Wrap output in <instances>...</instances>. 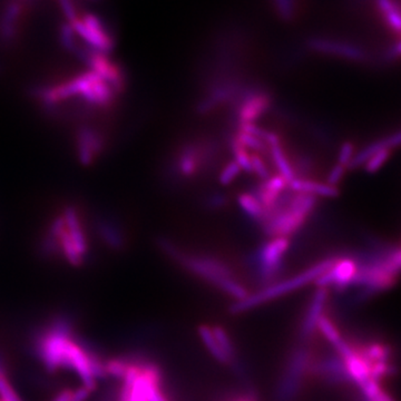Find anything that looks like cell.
Masks as SVG:
<instances>
[{
	"label": "cell",
	"mask_w": 401,
	"mask_h": 401,
	"mask_svg": "<svg viewBox=\"0 0 401 401\" xmlns=\"http://www.w3.org/2000/svg\"><path fill=\"white\" fill-rule=\"evenodd\" d=\"M0 401H11L6 378V361L3 357H0Z\"/></svg>",
	"instance_id": "cell-32"
},
{
	"label": "cell",
	"mask_w": 401,
	"mask_h": 401,
	"mask_svg": "<svg viewBox=\"0 0 401 401\" xmlns=\"http://www.w3.org/2000/svg\"><path fill=\"white\" fill-rule=\"evenodd\" d=\"M334 260H336V258H329V259L314 264V267L302 272L300 275L291 278V279L264 287L263 290L254 293V295H248L244 300L236 301L234 306L231 307V314H242L244 311L256 308L262 303L278 298L280 295L297 290L299 287L308 285L312 281L314 282L317 278L324 275V272L328 271L332 267Z\"/></svg>",
	"instance_id": "cell-5"
},
{
	"label": "cell",
	"mask_w": 401,
	"mask_h": 401,
	"mask_svg": "<svg viewBox=\"0 0 401 401\" xmlns=\"http://www.w3.org/2000/svg\"><path fill=\"white\" fill-rule=\"evenodd\" d=\"M47 251L57 253L73 265H79L88 254V242L79 214L67 207L52 223L45 242Z\"/></svg>",
	"instance_id": "cell-2"
},
{
	"label": "cell",
	"mask_w": 401,
	"mask_h": 401,
	"mask_svg": "<svg viewBox=\"0 0 401 401\" xmlns=\"http://www.w3.org/2000/svg\"><path fill=\"white\" fill-rule=\"evenodd\" d=\"M250 162H251V173L256 174L259 179L263 180V181L269 179V168H268L267 163L264 162L260 154H250Z\"/></svg>",
	"instance_id": "cell-29"
},
{
	"label": "cell",
	"mask_w": 401,
	"mask_h": 401,
	"mask_svg": "<svg viewBox=\"0 0 401 401\" xmlns=\"http://www.w3.org/2000/svg\"><path fill=\"white\" fill-rule=\"evenodd\" d=\"M287 187H290L295 193L314 195V197H328V199H332V197H336L339 195V189H338V187L329 185L326 182L300 179V177H297V176L287 183Z\"/></svg>",
	"instance_id": "cell-13"
},
{
	"label": "cell",
	"mask_w": 401,
	"mask_h": 401,
	"mask_svg": "<svg viewBox=\"0 0 401 401\" xmlns=\"http://www.w3.org/2000/svg\"><path fill=\"white\" fill-rule=\"evenodd\" d=\"M359 350L371 365L375 363H388L391 355L390 347L378 342L367 344L365 347L359 348Z\"/></svg>",
	"instance_id": "cell-20"
},
{
	"label": "cell",
	"mask_w": 401,
	"mask_h": 401,
	"mask_svg": "<svg viewBox=\"0 0 401 401\" xmlns=\"http://www.w3.org/2000/svg\"><path fill=\"white\" fill-rule=\"evenodd\" d=\"M357 260L348 256L336 258L332 267L324 272V275L317 278L314 283L318 287H328L329 285H332L336 290L342 291L351 285L357 275Z\"/></svg>",
	"instance_id": "cell-9"
},
{
	"label": "cell",
	"mask_w": 401,
	"mask_h": 401,
	"mask_svg": "<svg viewBox=\"0 0 401 401\" xmlns=\"http://www.w3.org/2000/svg\"><path fill=\"white\" fill-rule=\"evenodd\" d=\"M234 138L240 143L241 145L246 148L248 152L254 150L253 153L259 154L268 148L267 144L263 141L256 138L253 135L246 134V133L238 132Z\"/></svg>",
	"instance_id": "cell-25"
},
{
	"label": "cell",
	"mask_w": 401,
	"mask_h": 401,
	"mask_svg": "<svg viewBox=\"0 0 401 401\" xmlns=\"http://www.w3.org/2000/svg\"><path fill=\"white\" fill-rule=\"evenodd\" d=\"M72 401H170L158 366L136 356L104 357L87 386Z\"/></svg>",
	"instance_id": "cell-1"
},
{
	"label": "cell",
	"mask_w": 401,
	"mask_h": 401,
	"mask_svg": "<svg viewBox=\"0 0 401 401\" xmlns=\"http://www.w3.org/2000/svg\"><path fill=\"white\" fill-rule=\"evenodd\" d=\"M269 150L272 162L277 168L278 174L282 176L283 179L289 183L291 180L295 179V172L290 160L283 150L282 145L278 144V145L271 146Z\"/></svg>",
	"instance_id": "cell-19"
},
{
	"label": "cell",
	"mask_w": 401,
	"mask_h": 401,
	"mask_svg": "<svg viewBox=\"0 0 401 401\" xmlns=\"http://www.w3.org/2000/svg\"><path fill=\"white\" fill-rule=\"evenodd\" d=\"M328 297V287H318L317 289L314 298L311 300L310 306L307 310L306 317L303 319L302 326H301L300 332L302 339H308L314 334L319 319L324 312Z\"/></svg>",
	"instance_id": "cell-11"
},
{
	"label": "cell",
	"mask_w": 401,
	"mask_h": 401,
	"mask_svg": "<svg viewBox=\"0 0 401 401\" xmlns=\"http://www.w3.org/2000/svg\"><path fill=\"white\" fill-rule=\"evenodd\" d=\"M346 171H347V167H344V166L336 163V165L332 166L331 170L329 171L326 183H328L329 185H332V187H338V184L344 179Z\"/></svg>",
	"instance_id": "cell-33"
},
{
	"label": "cell",
	"mask_w": 401,
	"mask_h": 401,
	"mask_svg": "<svg viewBox=\"0 0 401 401\" xmlns=\"http://www.w3.org/2000/svg\"><path fill=\"white\" fill-rule=\"evenodd\" d=\"M213 336L218 342L219 347L226 353V357L230 361L234 359V344L231 342L230 336L226 334V330L220 326H215L212 328Z\"/></svg>",
	"instance_id": "cell-23"
},
{
	"label": "cell",
	"mask_w": 401,
	"mask_h": 401,
	"mask_svg": "<svg viewBox=\"0 0 401 401\" xmlns=\"http://www.w3.org/2000/svg\"><path fill=\"white\" fill-rule=\"evenodd\" d=\"M242 401H248V400H242Z\"/></svg>",
	"instance_id": "cell-34"
},
{
	"label": "cell",
	"mask_w": 401,
	"mask_h": 401,
	"mask_svg": "<svg viewBox=\"0 0 401 401\" xmlns=\"http://www.w3.org/2000/svg\"><path fill=\"white\" fill-rule=\"evenodd\" d=\"M310 367L314 375L324 378L328 383H344L351 381L344 361L339 356L324 358L314 363V367L311 365Z\"/></svg>",
	"instance_id": "cell-10"
},
{
	"label": "cell",
	"mask_w": 401,
	"mask_h": 401,
	"mask_svg": "<svg viewBox=\"0 0 401 401\" xmlns=\"http://www.w3.org/2000/svg\"><path fill=\"white\" fill-rule=\"evenodd\" d=\"M356 146L352 142H344L339 148V153H338V164L344 166V167H349L351 160L355 158Z\"/></svg>",
	"instance_id": "cell-30"
},
{
	"label": "cell",
	"mask_w": 401,
	"mask_h": 401,
	"mask_svg": "<svg viewBox=\"0 0 401 401\" xmlns=\"http://www.w3.org/2000/svg\"><path fill=\"white\" fill-rule=\"evenodd\" d=\"M199 336H201V339L203 340L207 349L212 353L215 359L222 363H231L229 358L226 357V353L219 347L218 342H216L214 336H213L212 328H210L209 326H199Z\"/></svg>",
	"instance_id": "cell-21"
},
{
	"label": "cell",
	"mask_w": 401,
	"mask_h": 401,
	"mask_svg": "<svg viewBox=\"0 0 401 401\" xmlns=\"http://www.w3.org/2000/svg\"><path fill=\"white\" fill-rule=\"evenodd\" d=\"M399 143H400V134H399V133L391 135V136H388V138L375 141V142L371 143V144L363 148L360 152L356 153L355 158L351 160L349 167L363 166V164H365L373 154L377 153L378 150H383V148H391V150H392V148L399 145Z\"/></svg>",
	"instance_id": "cell-17"
},
{
	"label": "cell",
	"mask_w": 401,
	"mask_h": 401,
	"mask_svg": "<svg viewBox=\"0 0 401 401\" xmlns=\"http://www.w3.org/2000/svg\"><path fill=\"white\" fill-rule=\"evenodd\" d=\"M344 365L347 368L351 381H355L358 386L363 385L368 379H370L371 363L363 357L359 348L355 347V351L347 359H344Z\"/></svg>",
	"instance_id": "cell-16"
},
{
	"label": "cell",
	"mask_w": 401,
	"mask_h": 401,
	"mask_svg": "<svg viewBox=\"0 0 401 401\" xmlns=\"http://www.w3.org/2000/svg\"><path fill=\"white\" fill-rule=\"evenodd\" d=\"M400 251L388 252L367 263L358 264L357 275L351 285L363 287V297L392 287L398 279L400 271Z\"/></svg>",
	"instance_id": "cell-4"
},
{
	"label": "cell",
	"mask_w": 401,
	"mask_h": 401,
	"mask_svg": "<svg viewBox=\"0 0 401 401\" xmlns=\"http://www.w3.org/2000/svg\"><path fill=\"white\" fill-rule=\"evenodd\" d=\"M317 197L314 195L297 193L283 209H275L265 216L262 226L271 238L289 236L298 232L314 210Z\"/></svg>",
	"instance_id": "cell-3"
},
{
	"label": "cell",
	"mask_w": 401,
	"mask_h": 401,
	"mask_svg": "<svg viewBox=\"0 0 401 401\" xmlns=\"http://www.w3.org/2000/svg\"><path fill=\"white\" fill-rule=\"evenodd\" d=\"M270 105L267 94H253L244 99L238 107V117L241 123H254L265 113Z\"/></svg>",
	"instance_id": "cell-14"
},
{
	"label": "cell",
	"mask_w": 401,
	"mask_h": 401,
	"mask_svg": "<svg viewBox=\"0 0 401 401\" xmlns=\"http://www.w3.org/2000/svg\"><path fill=\"white\" fill-rule=\"evenodd\" d=\"M238 204L244 214L256 222L262 223L267 216V212L264 210L263 205L256 194L244 192L238 197Z\"/></svg>",
	"instance_id": "cell-18"
},
{
	"label": "cell",
	"mask_w": 401,
	"mask_h": 401,
	"mask_svg": "<svg viewBox=\"0 0 401 401\" xmlns=\"http://www.w3.org/2000/svg\"><path fill=\"white\" fill-rule=\"evenodd\" d=\"M241 170L240 166L232 160V162H229L224 167L222 168V171L220 172V175H219V181L222 185H230L232 182L236 181L238 179V176L240 175Z\"/></svg>",
	"instance_id": "cell-28"
},
{
	"label": "cell",
	"mask_w": 401,
	"mask_h": 401,
	"mask_svg": "<svg viewBox=\"0 0 401 401\" xmlns=\"http://www.w3.org/2000/svg\"><path fill=\"white\" fill-rule=\"evenodd\" d=\"M392 373V367L388 363H375L370 367V379L380 383L381 379Z\"/></svg>",
	"instance_id": "cell-31"
},
{
	"label": "cell",
	"mask_w": 401,
	"mask_h": 401,
	"mask_svg": "<svg viewBox=\"0 0 401 401\" xmlns=\"http://www.w3.org/2000/svg\"><path fill=\"white\" fill-rule=\"evenodd\" d=\"M179 170L183 175L191 176L197 172V160L194 153L191 150H185L179 160Z\"/></svg>",
	"instance_id": "cell-27"
},
{
	"label": "cell",
	"mask_w": 401,
	"mask_h": 401,
	"mask_svg": "<svg viewBox=\"0 0 401 401\" xmlns=\"http://www.w3.org/2000/svg\"><path fill=\"white\" fill-rule=\"evenodd\" d=\"M391 148H383V150H378L377 153L373 154L369 160L363 164V167H365V171L368 173H375L378 172L379 170L383 167V165L388 162L389 158L391 156Z\"/></svg>",
	"instance_id": "cell-22"
},
{
	"label": "cell",
	"mask_w": 401,
	"mask_h": 401,
	"mask_svg": "<svg viewBox=\"0 0 401 401\" xmlns=\"http://www.w3.org/2000/svg\"><path fill=\"white\" fill-rule=\"evenodd\" d=\"M289 246L290 240L282 236L271 238L263 244L259 251L260 278L263 282L270 283L279 275Z\"/></svg>",
	"instance_id": "cell-8"
},
{
	"label": "cell",
	"mask_w": 401,
	"mask_h": 401,
	"mask_svg": "<svg viewBox=\"0 0 401 401\" xmlns=\"http://www.w3.org/2000/svg\"><path fill=\"white\" fill-rule=\"evenodd\" d=\"M287 187V182L279 174L270 175L269 179L265 180L261 184L256 197L263 205L267 215L277 207L278 199Z\"/></svg>",
	"instance_id": "cell-12"
},
{
	"label": "cell",
	"mask_w": 401,
	"mask_h": 401,
	"mask_svg": "<svg viewBox=\"0 0 401 401\" xmlns=\"http://www.w3.org/2000/svg\"><path fill=\"white\" fill-rule=\"evenodd\" d=\"M164 251L167 252L173 259L177 260L183 267L207 280V282L220 287L221 283L229 278H232V271L226 263L210 256H189L182 253L175 246L168 242H162Z\"/></svg>",
	"instance_id": "cell-6"
},
{
	"label": "cell",
	"mask_w": 401,
	"mask_h": 401,
	"mask_svg": "<svg viewBox=\"0 0 401 401\" xmlns=\"http://www.w3.org/2000/svg\"><path fill=\"white\" fill-rule=\"evenodd\" d=\"M103 148V141L95 131L84 128L80 131L77 140L79 160L85 164H91L99 156Z\"/></svg>",
	"instance_id": "cell-15"
},
{
	"label": "cell",
	"mask_w": 401,
	"mask_h": 401,
	"mask_svg": "<svg viewBox=\"0 0 401 401\" xmlns=\"http://www.w3.org/2000/svg\"><path fill=\"white\" fill-rule=\"evenodd\" d=\"M311 365L308 348L295 349L287 361L285 373L277 389L278 401H293L302 386L303 375Z\"/></svg>",
	"instance_id": "cell-7"
},
{
	"label": "cell",
	"mask_w": 401,
	"mask_h": 401,
	"mask_svg": "<svg viewBox=\"0 0 401 401\" xmlns=\"http://www.w3.org/2000/svg\"><path fill=\"white\" fill-rule=\"evenodd\" d=\"M231 148H232V152H234V162L240 166L242 171L251 173V162H250V154L251 153L246 148L241 145L236 138L232 141Z\"/></svg>",
	"instance_id": "cell-24"
},
{
	"label": "cell",
	"mask_w": 401,
	"mask_h": 401,
	"mask_svg": "<svg viewBox=\"0 0 401 401\" xmlns=\"http://www.w3.org/2000/svg\"><path fill=\"white\" fill-rule=\"evenodd\" d=\"M317 328L320 329V331L326 336V339L331 342L332 344L341 339V336H340L339 331H338L336 326H334V322L328 317L324 316V314L319 319Z\"/></svg>",
	"instance_id": "cell-26"
}]
</instances>
